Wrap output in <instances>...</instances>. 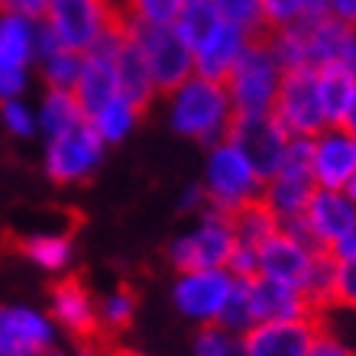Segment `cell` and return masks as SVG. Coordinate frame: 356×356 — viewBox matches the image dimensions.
<instances>
[{
  "mask_svg": "<svg viewBox=\"0 0 356 356\" xmlns=\"http://www.w3.org/2000/svg\"><path fill=\"white\" fill-rule=\"evenodd\" d=\"M234 250H236V234L230 217L220 214V211H211L195 234H188L185 240H178L172 246V263L178 266V272L227 269Z\"/></svg>",
  "mask_w": 356,
  "mask_h": 356,
  "instance_id": "obj_7",
  "label": "cell"
},
{
  "mask_svg": "<svg viewBox=\"0 0 356 356\" xmlns=\"http://www.w3.org/2000/svg\"><path fill=\"white\" fill-rule=\"evenodd\" d=\"M49 0H0V17H19V19H46Z\"/></svg>",
  "mask_w": 356,
  "mask_h": 356,
  "instance_id": "obj_36",
  "label": "cell"
},
{
  "mask_svg": "<svg viewBox=\"0 0 356 356\" xmlns=\"http://www.w3.org/2000/svg\"><path fill=\"white\" fill-rule=\"evenodd\" d=\"M85 111H81V104H78L75 91H62V88H49L46 101H42V111H39V127L46 130V136H62L68 133L72 127L78 123H85Z\"/></svg>",
  "mask_w": 356,
  "mask_h": 356,
  "instance_id": "obj_23",
  "label": "cell"
},
{
  "mask_svg": "<svg viewBox=\"0 0 356 356\" xmlns=\"http://www.w3.org/2000/svg\"><path fill=\"white\" fill-rule=\"evenodd\" d=\"M263 175L256 172V165L246 159V152L236 146L234 140H220L211 152V162H207V204L211 211H220V214H234L243 204L263 197Z\"/></svg>",
  "mask_w": 356,
  "mask_h": 356,
  "instance_id": "obj_3",
  "label": "cell"
},
{
  "mask_svg": "<svg viewBox=\"0 0 356 356\" xmlns=\"http://www.w3.org/2000/svg\"><path fill=\"white\" fill-rule=\"evenodd\" d=\"M314 253H318V246L305 243V240H298L295 234L279 227L256 250L259 275H266L272 282H282V285H291V289H301L311 272V263H314Z\"/></svg>",
  "mask_w": 356,
  "mask_h": 356,
  "instance_id": "obj_14",
  "label": "cell"
},
{
  "mask_svg": "<svg viewBox=\"0 0 356 356\" xmlns=\"http://www.w3.org/2000/svg\"><path fill=\"white\" fill-rule=\"evenodd\" d=\"M133 36H136L143 56L149 62L156 91L172 94L195 75V52H191V46H188L185 39L178 36L175 26L133 23Z\"/></svg>",
  "mask_w": 356,
  "mask_h": 356,
  "instance_id": "obj_6",
  "label": "cell"
},
{
  "mask_svg": "<svg viewBox=\"0 0 356 356\" xmlns=\"http://www.w3.org/2000/svg\"><path fill=\"white\" fill-rule=\"evenodd\" d=\"M343 195H347V197H350V201H353V204H356V175H353V178H350L347 185H343Z\"/></svg>",
  "mask_w": 356,
  "mask_h": 356,
  "instance_id": "obj_42",
  "label": "cell"
},
{
  "mask_svg": "<svg viewBox=\"0 0 356 356\" xmlns=\"http://www.w3.org/2000/svg\"><path fill=\"white\" fill-rule=\"evenodd\" d=\"M101 149H104L101 136L94 133V127L88 120L72 127V130L62 133V136H52V140H49V152H46L49 178H56L62 185H65V181H81V178H88L97 169Z\"/></svg>",
  "mask_w": 356,
  "mask_h": 356,
  "instance_id": "obj_10",
  "label": "cell"
},
{
  "mask_svg": "<svg viewBox=\"0 0 356 356\" xmlns=\"http://www.w3.org/2000/svg\"><path fill=\"white\" fill-rule=\"evenodd\" d=\"M23 88H26V72H10V68H0V101H13Z\"/></svg>",
  "mask_w": 356,
  "mask_h": 356,
  "instance_id": "obj_37",
  "label": "cell"
},
{
  "mask_svg": "<svg viewBox=\"0 0 356 356\" xmlns=\"http://www.w3.org/2000/svg\"><path fill=\"white\" fill-rule=\"evenodd\" d=\"M282 75H285V68H282V62L275 58V52H272L266 33L250 39L243 58L236 62V68L224 81L236 117L272 113V101H275Z\"/></svg>",
  "mask_w": 356,
  "mask_h": 356,
  "instance_id": "obj_2",
  "label": "cell"
},
{
  "mask_svg": "<svg viewBox=\"0 0 356 356\" xmlns=\"http://www.w3.org/2000/svg\"><path fill=\"white\" fill-rule=\"evenodd\" d=\"M52 298V314L62 327L75 337V343H107L101 330V318H97V308L91 301V291H88L85 279L78 275H65L58 279L49 291Z\"/></svg>",
  "mask_w": 356,
  "mask_h": 356,
  "instance_id": "obj_12",
  "label": "cell"
},
{
  "mask_svg": "<svg viewBox=\"0 0 356 356\" xmlns=\"http://www.w3.org/2000/svg\"><path fill=\"white\" fill-rule=\"evenodd\" d=\"M120 10L111 0H49L42 26L62 49L81 52L97 42L107 29L117 23Z\"/></svg>",
  "mask_w": 356,
  "mask_h": 356,
  "instance_id": "obj_5",
  "label": "cell"
},
{
  "mask_svg": "<svg viewBox=\"0 0 356 356\" xmlns=\"http://www.w3.org/2000/svg\"><path fill=\"white\" fill-rule=\"evenodd\" d=\"M217 10V17L224 23H234L250 36H263L266 23H263V0H211Z\"/></svg>",
  "mask_w": 356,
  "mask_h": 356,
  "instance_id": "obj_28",
  "label": "cell"
},
{
  "mask_svg": "<svg viewBox=\"0 0 356 356\" xmlns=\"http://www.w3.org/2000/svg\"><path fill=\"white\" fill-rule=\"evenodd\" d=\"M117 78H120V97L136 107L143 113V107L152 101V94H156V81H152V72H149V62L143 56L140 42L133 36V19H130V33L127 39L120 42L117 49Z\"/></svg>",
  "mask_w": 356,
  "mask_h": 356,
  "instance_id": "obj_19",
  "label": "cell"
},
{
  "mask_svg": "<svg viewBox=\"0 0 356 356\" xmlns=\"http://www.w3.org/2000/svg\"><path fill=\"white\" fill-rule=\"evenodd\" d=\"M311 172L318 188L343 191L350 178L356 175V140L340 127H327L311 140Z\"/></svg>",
  "mask_w": 356,
  "mask_h": 356,
  "instance_id": "obj_15",
  "label": "cell"
},
{
  "mask_svg": "<svg viewBox=\"0 0 356 356\" xmlns=\"http://www.w3.org/2000/svg\"><path fill=\"white\" fill-rule=\"evenodd\" d=\"M301 227H305V236L311 243L327 250V246H334L337 240H343L356 230V204L343 191L318 188L308 207H305V214H301Z\"/></svg>",
  "mask_w": 356,
  "mask_h": 356,
  "instance_id": "obj_13",
  "label": "cell"
},
{
  "mask_svg": "<svg viewBox=\"0 0 356 356\" xmlns=\"http://www.w3.org/2000/svg\"><path fill=\"white\" fill-rule=\"evenodd\" d=\"M321 334H324L321 314H308V318L259 321L240 337V343L246 356H308Z\"/></svg>",
  "mask_w": 356,
  "mask_h": 356,
  "instance_id": "obj_8",
  "label": "cell"
},
{
  "mask_svg": "<svg viewBox=\"0 0 356 356\" xmlns=\"http://www.w3.org/2000/svg\"><path fill=\"white\" fill-rule=\"evenodd\" d=\"M250 39H253L250 33H243L240 26L220 19L214 33L195 49V75L224 85L227 78H230V72L236 68V62L243 58Z\"/></svg>",
  "mask_w": 356,
  "mask_h": 356,
  "instance_id": "obj_16",
  "label": "cell"
},
{
  "mask_svg": "<svg viewBox=\"0 0 356 356\" xmlns=\"http://www.w3.org/2000/svg\"><path fill=\"white\" fill-rule=\"evenodd\" d=\"M321 17H330V13H327V0H263L266 33L298 26V23L321 19Z\"/></svg>",
  "mask_w": 356,
  "mask_h": 356,
  "instance_id": "obj_24",
  "label": "cell"
},
{
  "mask_svg": "<svg viewBox=\"0 0 356 356\" xmlns=\"http://www.w3.org/2000/svg\"><path fill=\"white\" fill-rule=\"evenodd\" d=\"M340 130L350 133V136L356 140V97H353V104H350V111L343 113V120H340Z\"/></svg>",
  "mask_w": 356,
  "mask_h": 356,
  "instance_id": "obj_40",
  "label": "cell"
},
{
  "mask_svg": "<svg viewBox=\"0 0 356 356\" xmlns=\"http://www.w3.org/2000/svg\"><path fill=\"white\" fill-rule=\"evenodd\" d=\"M17 250L49 272L62 269V266H68V259H72V240H68V236H58V234L26 236V240L17 243Z\"/></svg>",
  "mask_w": 356,
  "mask_h": 356,
  "instance_id": "obj_27",
  "label": "cell"
},
{
  "mask_svg": "<svg viewBox=\"0 0 356 356\" xmlns=\"http://www.w3.org/2000/svg\"><path fill=\"white\" fill-rule=\"evenodd\" d=\"M52 324L29 308H0V356H46Z\"/></svg>",
  "mask_w": 356,
  "mask_h": 356,
  "instance_id": "obj_17",
  "label": "cell"
},
{
  "mask_svg": "<svg viewBox=\"0 0 356 356\" xmlns=\"http://www.w3.org/2000/svg\"><path fill=\"white\" fill-rule=\"evenodd\" d=\"M195 353L197 356H246L243 343H240L234 334H227L224 327H217V324H207V327L197 334Z\"/></svg>",
  "mask_w": 356,
  "mask_h": 356,
  "instance_id": "obj_33",
  "label": "cell"
},
{
  "mask_svg": "<svg viewBox=\"0 0 356 356\" xmlns=\"http://www.w3.org/2000/svg\"><path fill=\"white\" fill-rule=\"evenodd\" d=\"M46 356H62V353H56V350H49V353Z\"/></svg>",
  "mask_w": 356,
  "mask_h": 356,
  "instance_id": "obj_43",
  "label": "cell"
},
{
  "mask_svg": "<svg viewBox=\"0 0 356 356\" xmlns=\"http://www.w3.org/2000/svg\"><path fill=\"white\" fill-rule=\"evenodd\" d=\"M217 23H220V17H217L211 0H185V7H181V13L175 19V29H178V36L191 46V52H195L217 29Z\"/></svg>",
  "mask_w": 356,
  "mask_h": 356,
  "instance_id": "obj_25",
  "label": "cell"
},
{
  "mask_svg": "<svg viewBox=\"0 0 356 356\" xmlns=\"http://www.w3.org/2000/svg\"><path fill=\"white\" fill-rule=\"evenodd\" d=\"M256 324L253 318V305H250V289H246V279H236L234 291H230V301H227L224 314L217 321V327H224L227 334H246V330Z\"/></svg>",
  "mask_w": 356,
  "mask_h": 356,
  "instance_id": "obj_32",
  "label": "cell"
},
{
  "mask_svg": "<svg viewBox=\"0 0 356 356\" xmlns=\"http://www.w3.org/2000/svg\"><path fill=\"white\" fill-rule=\"evenodd\" d=\"M236 279L230 269H201V272H181V279L175 285V301L188 318L204 321V324H217L224 314L230 291H234Z\"/></svg>",
  "mask_w": 356,
  "mask_h": 356,
  "instance_id": "obj_11",
  "label": "cell"
},
{
  "mask_svg": "<svg viewBox=\"0 0 356 356\" xmlns=\"http://www.w3.org/2000/svg\"><path fill=\"white\" fill-rule=\"evenodd\" d=\"M107 356H143L136 350H127V347H107Z\"/></svg>",
  "mask_w": 356,
  "mask_h": 356,
  "instance_id": "obj_41",
  "label": "cell"
},
{
  "mask_svg": "<svg viewBox=\"0 0 356 356\" xmlns=\"http://www.w3.org/2000/svg\"><path fill=\"white\" fill-rule=\"evenodd\" d=\"M246 289H250V305H253L256 324H259V321H285V318L318 314V311L308 305V298L301 295V289L272 282V279H266V275L246 279Z\"/></svg>",
  "mask_w": 356,
  "mask_h": 356,
  "instance_id": "obj_18",
  "label": "cell"
},
{
  "mask_svg": "<svg viewBox=\"0 0 356 356\" xmlns=\"http://www.w3.org/2000/svg\"><path fill=\"white\" fill-rule=\"evenodd\" d=\"M136 117H140V111L133 107L127 97H113L111 104H104L101 111L94 113L91 120V127H94V133L101 136V143H120L127 133L133 130V123H136Z\"/></svg>",
  "mask_w": 356,
  "mask_h": 356,
  "instance_id": "obj_26",
  "label": "cell"
},
{
  "mask_svg": "<svg viewBox=\"0 0 356 356\" xmlns=\"http://www.w3.org/2000/svg\"><path fill=\"white\" fill-rule=\"evenodd\" d=\"M185 0H127V17L146 26H175Z\"/></svg>",
  "mask_w": 356,
  "mask_h": 356,
  "instance_id": "obj_31",
  "label": "cell"
},
{
  "mask_svg": "<svg viewBox=\"0 0 356 356\" xmlns=\"http://www.w3.org/2000/svg\"><path fill=\"white\" fill-rule=\"evenodd\" d=\"M308 356H356V353L350 347H343L340 340H334L327 330H324V334L314 340V347L308 350Z\"/></svg>",
  "mask_w": 356,
  "mask_h": 356,
  "instance_id": "obj_38",
  "label": "cell"
},
{
  "mask_svg": "<svg viewBox=\"0 0 356 356\" xmlns=\"http://www.w3.org/2000/svg\"><path fill=\"white\" fill-rule=\"evenodd\" d=\"M36 56V26L19 17H0V68L26 72Z\"/></svg>",
  "mask_w": 356,
  "mask_h": 356,
  "instance_id": "obj_21",
  "label": "cell"
},
{
  "mask_svg": "<svg viewBox=\"0 0 356 356\" xmlns=\"http://www.w3.org/2000/svg\"><path fill=\"white\" fill-rule=\"evenodd\" d=\"M234 104L220 81L191 75L185 85L172 91V127L197 143H220L234 123Z\"/></svg>",
  "mask_w": 356,
  "mask_h": 356,
  "instance_id": "obj_1",
  "label": "cell"
},
{
  "mask_svg": "<svg viewBox=\"0 0 356 356\" xmlns=\"http://www.w3.org/2000/svg\"><path fill=\"white\" fill-rule=\"evenodd\" d=\"M327 13L347 26H356V0H327Z\"/></svg>",
  "mask_w": 356,
  "mask_h": 356,
  "instance_id": "obj_39",
  "label": "cell"
},
{
  "mask_svg": "<svg viewBox=\"0 0 356 356\" xmlns=\"http://www.w3.org/2000/svg\"><path fill=\"white\" fill-rule=\"evenodd\" d=\"M133 311H136V295H133L130 285H120L113 295H107L101 305V314H97V318H101L104 337H113L117 330L130 327Z\"/></svg>",
  "mask_w": 356,
  "mask_h": 356,
  "instance_id": "obj_30",
  "label": "cell"
},
{
  "mask_svg": "<svg viewBox=\"0 0 356 356\" xmlns=\"http://www.w3.org/2000/svg\"><path fill=\"white\" fill-rule=\"evenodd\" d=\"M0 117H3V123H7L10 130L17 133V136H29V133L36 130L39 123H36V117L23 107V101H0Z\"/></svg>",
  "mask_w": 356,
  "mask_h": 356,
  "instance_id": "obj_34",
  "label": "cell"
},
{
  "mask_svg": "<svg viewBox=\"0 0 356 356\" xmlns=\"http://www.w3.org/2000/svg\"><path fill=\"white\" fill-rule=\"evenodd\" d=\"M334 305L356 308V256L337 263V282H334Z\"/></svg>",
  "mask_w": 356,
  "mask_h": 356,
  "instance_id": "obj_35",
  "label": "cell"
},
{
  "mask_svg": "<svg viewBox=\"0 0 356 356\" xmlns=\"http://www.w3.org/2000/svg\"><path fill=\"white\" fill-rule=\"evenodd\" d=\"M230 224H234L236 243L253 246V250H259V243H266V240L282 227L279 217L272 214V207L266 204L263 197H256V201L243 204L240 211H234V214H230Z\"/></svg>",
  "mask_w": 356,
  "mask_h": 356,
  "instance_id": "obj_22",
  "label": "cell"
},
{
  "mask_svg": "<svg viewBox=\"0 0 356 356\" xmlns=\"http://www.w3.org/2000/svg\"><path fill=\"white\" fill-rule=\"evenodd\" d=\"M227 140H234L263 175V181H269L285 162L291 136L275 123L272 113H259V117H234Z\"/></svg>",
  "mask_w": 356,
  "mask_h": 356,
  "instance_id": "obj_9",
  "label": "cell"
},
{
  "mask_svg": "<svg viewBox=\"0 0 356 356\" xmlns=\"http://www.w3.org/2000/svg\"><path fill=\"white\" fill-rule=\"evenodd\" d=\"M318 91H321V107H324V117H327V127H340L343 113L350 111V104L356 97V72L347 65L318 68Z\"/></svg>",
  "mask_w": 356,
  "mask_h": 356,
  "instance_id": "obj_20",
  "label": "cell"
},
{
  "mask_svg": "<svg viewBox=\"0 0 356 356\" xmlns=\"http://www.w3.org/2000/svg\"><path fill=\"white\" fill-rule=\"evenodd\" d=\"M81 52H72V49L56 46L52 52L42 56V75H46L49 88H62V91H72L78 81V72H81Z\"/></svg>",
  "mask_w": 356,
  "mask_h": 356,
  "instance_id": "obj_29",
  "label": "cell"
},
{
  "mask_svg": "<svg viewBox=\"0 0 356 356\" xmlns=\"http://www.w3.org/2000/svg\"><path fill=\"white\" fill-rule=\"evenodd\" d=\"M272 117L289 136L314 140L318 133L327 130L318 91V68H285L272 101Z\"/></svg>",
  "mask_w": 356,
  "mask_h": 356,
  "instance_id": "obj_4",
  "label": "cell"
}]
</instances>
